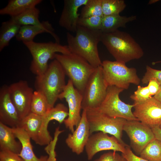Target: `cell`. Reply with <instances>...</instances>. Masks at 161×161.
<instances>
[{"label":"cell","mask_w":161,"mask_h":161,"mask_svg":"<svg viewBox=\"0 0 161 161\" xmlns=\"http://www.w3.org/2000/svg\"><path fill=\"white\" fill-rule=\"evenodd\" d=\"M102 32L78 26L75 36L66 34L68 47L71 53L82 57L94 67L101 66L102 62L98 50Z\"/></svg>","instance_id":"6da1fadb"},{"label":"cell","mask_w":161,"mask_h":161,"mask_svg":"<svg viewBox=\"0 0 161 161\" xmlns=\"http://www.w3.org/2000/svg\"><path fill=\"white\" fill-rule=\"evenodd\" d=\"M100 41L118 61L126 63L140 59L144 55L142 48L129 34L118 30L102 32Z\"/></svg>","instance_id":"7a4b0ae2"},{"label":"cell","mask_w":161,"mask_h":161,"mask_svg":"<svg viewBox=\"0 0 161 161\" xmlns=\"http://www.w3.org/2000/svg\"><path fill=\"white\" fill-rule=\"evenodd\" d=\"M65 75L61 65L55 59L44 73L36 76L34 84L36 90L45 96L49 109L54 106L66 85Z\"/></svg>","instance_id":"3957f363"},{"label":"cell","mask_w":161,"mask_h":161,"mask_svg":"<svg viewBox=\"0 0 161 161\" xmlns=\"http://www.w3.org/2000/svg\"><path fill=\"white\" fill-rule=\"evenodd\" d=\"M55 59L60 64L75 87L83 94L87 83L95 68L76 54L56 53Z\"/></svg>","instance_id":"277c9868"},{"label":"cell","mask_w":161,"mask_h":161,"mask_svg":"<svg viewBox=\"0 0 161 161\" xmlns=\"http://www.w3.org/2000/svg\"><path fill=\"white\" fill-rule=\"evenodd\" d=\"M23 43L32 57L30 70L36 76L45 72L48 66V61L55 59L54 55L57 52L63 54L71 53L67 45H63L56 42L38 43L32 41Z\"/></svg>","instance_id":"5b68a950"},{"label":"cell","mask_w":161,"mask_h":161,"mask_svg":"<svg viewBox=\"0 0 161 161\" xmlns=\"http://www.w3.org/2000/svg\"><path fill=\"white\" fill-rule=\"evenodd\" d=\"M101 66L108 86H114L125 90L128 89L131 83L137 85L140 83L136 69L128 67L124 63L106 60L102 62Z\"/></svg>","instance_id":"8992f818"},{"label":"cell","mask_w":161,"mask_h":161,"mask_svg":"<svg viewBox=\"0 0 161 161\" xmlns=\"http://www.w3.org/2000/svg\"><path fill=\"white\" fill-rule=\"evenodd\" d=\"M86 111L90 135L94 132L99 131L109 134L115 137L121 143L127 145L122 140L123 128L126 120L109 117L97 109Z\"/></svg>","instance_id":"52a82bcc"},{"label":"cell","mask_w":161,"mask_h":161,"mask_svg":"<svg viewBox=\"0 0 161 161\" xmlns=\"http://www.w3.org/2000/svg\"><path fill=\"white\" fill-rule=\"evenodd\" d=\"M108 86L101 66L96 68L85 86L83 94L81 109L88 110L98 108L106 97Z\"/></svg>","instance_id":"ba28073f"},{"label":"cell","mask_w":161,"mask_h":161,"mask_svg":"<svg viewBox=\"0 0 161 161\" xmlns=\"http://www.w3.org/2000/svg\"><path fill=\"white\" fill-rule=\"evenodd\" d=\"M124 90L114 86H108L104 100L95 109L111 117L123 118L127 120H138L132 111L134 104L126 103L120 98V93Z\"/></svg>","instance_id":"9c48e42d"},{"label":"cell","mask_w":161,"mask_h":161,"mask_svg":"<svg viewBox=\"0 0 161 161\" xmlns=\"http://www.w3.org/2000/svg\"><path fill=\"white\" fill-rule=\"evenodd\" d=\"M58 99H65L68 103V115L64 123L65 127L72 133L74 131L75 126L76 128L78 126L81 118L80 112L83 94L75 87L69 79Z\"/></svg>","instance_id":"30bf717a"},{"label":"cell","mask_w":161,"mask_h":161,"mask_svg":"<svg viewBox=\"0 0 161 161\" xmlns=\"http://www.w3.org/2000/svg\"><path fill=\"white\" fill-rule=\"evenodd\" d=\"M123 131L128 135L132 148L138 155L149 143L155 139L151 129L137 120H127Z\"/></svg>","instance_id":"8fae6325"},{"label":"cell","mask_w":161,"mask_h":161,"mask_svg":"<svg viewBox=\"0 0 161 161\" xmlns=\"http://www.w3.org/2000/svg\"><path fill=\"white\" fill-rule=\"evenodd\" d=\"M11 101L21 120L31 112L34 91L25 80H20L8 86Z\"/></svg>","instance_id":"7c38bea8"},{"label":"cell","mask_w":161,"mask_h":161,"mask_svg":"<svg viewBox=\"0 0 161 161\" xmlns=\"http://www.w3.org/2000/svg\"><path fill=\"white\" fill-rule=\"evenodd\" d=\"M18 127L23 129L30 139L39 145H47L53 140L44 126L43 116L31 112L21 120Z\"/></svg>","instance_id":"4fadbf2b"},{"label":"cell","mask_w":161,"mask_h":161,"mask_svg":"<svg viewBox=\"0 0 161 161\" xmlns=\"http://www.w3.org/2000/svg\"><path fill=\"white\" fill-rule=\"evenodd\" d=\"M133 114L138 120L150 127L161 126V103L154 97L134 102Z\"/></svg>","instance_id":"5bb4252c"},{"label":"cell","mask_w":161,"mask_h":161,"mask_svg":"<svg viewBox=\"0 0 161 161\" xmlns=\"http://www.w3.org/2000/svg\"><path fill=\"white\" fill-rule=\"evenodd\" d=\"M127 145L121 143L113 136H109L107 134L99 132L90 136L85 148L88 160H91L101 151L112 150L123 153Z\"/></svg>","instance_id":"9a60e30c"},{"label":"cell","mask_w":161,"mask_h":161,"mask_svg":"<svg viewBox=\"0 0 161 161\" xmlns=\"http://www.w3.org/2000/svg\"><path fill=\"white\" fill-rule=\"evenodd\" d=\"M80 121L75 130L68 134L65 142L72 151L78 155L82 153L90 136L86 111L83 110Z\"/></svg>","instance_id":"2e32d148"},{"label":"cell","mask_w":161,"mask_h":161,"mask_svg":"<svg viewBox=\"0 0 161 161\" xmlns=\"http://www.w3.org/2000/svg\"><path fill=\"white\" fill-rule=\"evenodd\" d=\"M21 120L10 98L8 86L0 89V122L11 128L19 126Z\"/></svg>","instance_id":"e0dca14e"},{"label":"cell","mask_w":161,"mask_h":161,"mask_svg":"<svg viewBox=\"0 0 161 161\" xmlns=\"http://www.w3.org/2000/svg\"><path fill=\"white\" fill-rule=\"evenodd\" d=\"M89 0H64L63 9L58 23L60 26L68 31L76 32L80 16L79 8L85 5Z\"/></svg>","instance_id":"ac0fdd59"},{"label":"cell","mask_w":161,"mask_h":161,"mask_svg":"<svg viewBox=\"0 0 161 161\" xmlns=\"http://www.w3.org/2000/svg\"><path fill=\"white\" fill-rule=\"evenodd\" d=\"M39 25H27L21 26L16 36V40L23 43L33 41L37 35L44 32L50 34L54 38L55 42L59 43L60 38L54 32V30L48 21H43Z\"/></svg>","instance_id":"d6986e66"},{"label":"cell","mask_w":161,"mask_h":161,"mask_svg":"<svg viewBox=\"0 0 161 161\" xmlns=\"http://www.w3.org/2000/svg\"><path fill=\"white\" fill-rule=\"evenodd\" d=\"M16 137L21 144L22 148L18 154L24 161H47L48 156H42L39 158L35 154L30 142V138L26 132L19 127L12 128Z\"/></svg>","instance_id":"ffe728a7"},{"label":"cell","mask_w":161,"mask_h":161,"mask_svg":"<svg viewBox=\"0 0 161 161\" xmlns=\"http://www.w3.org/2000/svg\"><path fill=\"white\" fill-rule=\"evenodd\" d=\"M12 128L0 122V150H7L18 154L22 146L17 141Z\"/></svg>","instance_id":"44dd1931"},{"label":"cell","mask_w":161,"mask_h":161,"mask_svg":"<svg viewBox=\"0 0 161 161\" xmlns=\"http://www.w3.org/2000/svg\"><path fill=\"white\" fill-rule=\"evenodd\" d=\"M41 0H10L6 7L0 10L1 15H8L11 17L17 16L27 10L35 7Z\"/></svg>","instance_id":"7402d4cb"},{"label":"cell","mask_w":161,"mask_h":161,"mask_svg":"<svg viewBox=\"0 0 161 161\" xmlns=\"http://www.w3.org/2000/svg\"><path fill=\"white\" fill-rule=\"evenodd\" d=\"M137 18L136 16L127 17L120 15L103 16L100 30L103 33L111 32L120 27H125L126 24Z\"/></svg>","instance_id":"603a6c76"},{"label":"cell","mask_w":161,"mask_h":161,"mask_svg":"<svg viewBox=\"0 0 161 161\" xmlns=\"http://www.w3.org/2000/svg\"><path fill=\"white\" fill-rule=\"evenodd\" d=\"M21 26L10 20L1 23L0 30V51L8 46L10 41L16 37Z\"/></svg>","instance_id":"cb8c5ba5"},{"label":"cell","mask_w":161,"mask_h":161,"mask_svg":"<svg viewBox=\"0 0 161 161\" xmlns=\"http://www.w3.org/2000/svg\"><path fill=\"white\" fill-rule=\"evenodd\" d=\"M40 11L36 7L28 9L19 15L11 17L10 20L21 26L39 25L42 24L39 17Z\"/></svg>","instance_id":"d4e9b609"},{"label":"cell","mask_w":161,"mask_h":161,"mask_svg":"<svg viewBox=\"0 0 161 161\" xmlns=\"http://www.w3.org/2000/svg\"><path fill=\"white\" fill-rule=\"evenodd\" d=\"M68 109L64 104L59 103L50 109L45 115L43 116L45 125L48 126L49 122L55 120L61 124L68 115Z\"/></svg>","instance_id":"484cf974"},{"label":"cell","mask_w":161,"mask_h":161,"mask_svg":"<svg viewBox=\"0 0 161 161\" xmlns=\"http://www.w3.org/2000/svg\"><path fill=\"white\" fill-rule=\"evenodd\" d=\"M140 155L148 161H161V142L155 139L145 147Z\"/></svg>","instance_id":"4316f807"},{"label":"cell","mask_w":161,"mask_h":161,"mask_svg":"<svg viewBox=\"0 0 161 161\" xmlns=\"http://www.w3.org/2000/svg\"><path fill=\"white\" fill-rule=\"evenodd\" d=\"M49 109L45 96L39 92L34 91L31 105V112L43 116Z\"/></svg>","instance_id":"83f0119b"},{"label":"cell","mask_w":161,"mask_h":161,"mask_svg":"<svg viewBox=\"0 0 161 161\" xmlns=\"http://www.w3.org/2000/svg\"><path fill=\"white\" fill-rule=\"evenodd\" d=\"M126 7L123 0H102L103 16L119 15Z\"/></svg>","instance_id":"f1b7e54d"},{"label":"cell","mask_w":161,"mask_h":161,"mask_svg":"<svg viewBox=\"0 0 161 161\" xmlns=\"http://www.w3.org/2000/svg\"><path fill=\"white\" fill-rule=\"evenodd\" d=\"M92 16H103L102 0H89L82 9L80 17L86 18Z\"/></svg>","instance_id":"f546056e"},{"label":"cell","mask_w":161,"mask_h":161,"mask_svg":"<svg viewBox=\"0 0 161 161\" xmlns=\"http://www.w3.org/2000/svg\"><path fill=\"white\" fill-rule=\"evenodd\" d=\"M102 17L98 16H92L86 18L79 17L78 21V26L91 30H100Z\"/></svg>","instance_id":"4dcf8cb0"},{"label":"cell","mask_w":161,"mask_h":161,"mask_svg":"<svg viewBox=\"0 0 161 161\" xmlns=\"http://www.w3.org/2000/svg\"><path fill=\"white\" fill-rule=\"evenodd\" d=\"M64 131L61 130L59 127L56 128L54 134L53 140L45 148V150L48 155L47 161H57L56 158V153L55 150L58 141V137L60 134Z\"/></svg>","instance_id":"1f68e13d"},{"label":"cell","mask_w":161,"mask_h":161,"mask_svg":"<svg viewBox=\"0 0 161 161\" xmlns=\"http://www.w3.org/2000/svg\"><path fill=\"white\" fill-rule=\"evenodd\" d=\"M152 97L147 86L142 87L139 85L130 98L134 102H138L146 100Z\"/></svg>","instance_id":"d6a6232c"},{"label":"cell","mask_w":161,"mask_h":161,"mask_svg":"<svg viewBox=\"0 0 161 161\" xmlns=\"http://www.w3.org/2000/svg\"><path fill=\"white\" fill-rule=\"evenodd\" d=\"M146 68V72L141 80L142 83L148 84L150 80L154 79L161 86V70L153 69L148 65Z\"/></svg>","instance_id":"836d02e7"},{"label":"cell","mask_w":161,"mask_h":161,"mask_svg":"<svg viewBox=\"0 0 161 161\" xmlns=\"http://www.w3.org/2000/svg\"><path fill=\"white\" fill-rule=\"evenodd\" d=\"M93 161H127L121 154L116 151L109 152L101 155Z\"/></svg>","instance_id":"e575fe53"},{"label":"cell","mask_w":161,"mask_h":161,"mask_svg":"<svg viewBox=\"0 0 161 161\" xmlns=\"http://www.w3.org/2000/svg\"><path fill=\"white\" fill-rule=\"evenodd\" d=\"M0 161H24L18 154L4 150L0 151Z\"/></svg>","instance_id":"d590c367"},{"label":"cell","mask_w":161,"mask_h":161,"mask_svg":"<svg viewBox=\"0 0 161 161\" xmlns=\"http://www.w3.org/2000/svg\"><path fill=\"white\" fill-rule=\"evenodd\" d=\"M122 155L127 161H148L135 154L128 145L126 147L125 151Z\"/></svg>","instance_id":"8d00e7d4"},{"label":"cell","mask_w":161,"mask_h":161,"mask_svg":"<svg viewBox=\"0 0 161 161\" xmlns=\"http://www.w3.org/2000/svg\"><path fill=\"white\" fill-rule=\"evenodd\" d=\"M147 86L151 95L154 96L159 91L160 87V85L157 81L154 79L150 80Z\"/></svg>","instance_id":"74e56055"},{"label":"cell","mask_w":161,"mask_h":161,"mask_svg":"<svg viewBox=\"0 0 161 161\" xmlns=\"http://www.w3.org/2000/svg\"><path fill=\"white\" fill-rule=\"evenodd\" d=\"M154 133L155 138L161 142V128L158 126L151 128Z\"/></svg>","instance_id":"f35d334b"},{"label":"cell","mask_w":161,"mask_h":161,"mask_svg":"<svg viewBox=\"0 0 161 161\" xmlns=\"http://www.w3.org/2000/svg\"><path fill=\"white\" fill-rule=\"evenodd\" d=\"M154 97L157 100L161 103V86L158 92Z\"/></svg>","instance_id":"ab89813d"},{"label":"cell","mask_w":161,"mask_h":161,"mask_svg":"<svg viewBox=\"0 0 161 161\" xmlns=\"http://www.w3.org/2000/svg\"><path fill=\"white\" fill-rule=\"evenodd\" d=\"M158 1H159L158 0H151L149 1L148 4H153L157 2Z\"/></svg>","instance_id":"60d3db41"},{"label":"cell","mask_w":161,"mask_h":161,"mask_svg":"<svg viewBox=\"0 0 161 161\" xmlns=\"http://www.w3.org/2000/svg\"><path fill=\"white\" fill-rule=\"evenodd\" d=\"M160 128H161V126H160Z\"/></svg>","instance_id":"b9f144b4"}]
</instances>
